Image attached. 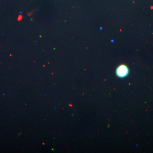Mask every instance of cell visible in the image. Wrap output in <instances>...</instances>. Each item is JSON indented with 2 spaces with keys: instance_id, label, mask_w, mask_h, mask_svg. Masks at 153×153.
<instances>
[{
  "instance_id": "cell-1",
  "label": "cell",
  "mask_w": 153,
  "mask_h": 153,
  "mask_svg": "<svg viewBox=\"0 0 153 153\" xmlns=\"http://www.w3.org/2000/svg\"><path fill=\"white\" fill-rule=\"evenodd\" d=\"M128 69L126 66L122 65L119 66L116 70L117 75L120 77L126 76L128 74Z\"/></svg>"
}]
</instances>
